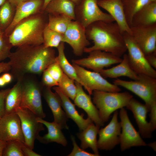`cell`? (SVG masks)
Masks as SVG:
<instances>
[{"label": "cell", "instance_id": "6da1fadb", "mask_svg": "<svg viewBox=\"0 0 156 156\" xmlns=\"http://www.w3.org/2000/svg\"><path fill=\"white\" fill-rule=\"evenodd\" d=\"M9 58L12 74L18 79L26 74H40L56 60L53 48L40 45H25L17 47Z\"/></svg>", "mask_w": 156, "mask_h": 156}, {"label": "cell", "instance_id": "7a4b0ae2", "mask_svg": "<svg viewBox=\"0 0 156 156\" xmlns=\"http://www.w3.org/2000/svg\"><path fill=\"white\" fill-rule=\"evenodd\" d=\"M87 39L94 44L87 47L84 52L99 50L121 57L127 51L123 35L117 23L103 21L94 22L85 29Z\"/></svg>", "mask_w": 156, "mask_h": 156}, {"label": "cell", "instance_id": "3957f363", "mask_svg": "<svg viewBox=\"0 0 156 156\" xmlns=\"http://www.w3.org/2000/svg\"><path fill=\"white\" fill-rule=\"evenodd\" d=\"M48 20V14L42 11L19 22L8 36L13 47L43 44V31Z\"/></svg>", "mask_w": 156, "mask_h": 156}, {"label": "cell", "instance_id": "277c9868", "mask_svg": "<svg viewBox=\"0 0 156 156\" xmlns=\"http://www.w3.org/2000/svg\"><path fill=\"white\" fill-rule=\"evenodd\" d=\"M92 102L98 110L100 118L104 123L109 120L111 114L118 109L126 107L133 96L127 92L93 91Z\"/></svg>", "mask_w": 156, "mask_h": 156}, {"label": "cell", "instance_id": "5b68a950", "mask_svg": "<svg viewBox=\"0 0 156 156\" xmlns=\"http://www.w3.org/2000/svg\"><path fill=\"white\" fill-rule=\"evenodd\" d=\"M138 79L126 81L117 79L113 84L123 87L141 98L144 102L149 112L156 106V78L144 74H138Z\"/></svg>", "mask_w": 156, "mask_h": 156}, {"label": "cell", "instance_id": "8992f818", "mask_svg": "<svg viewBox=\"0 0 156 156\" xmlns=\"http://www.w3.org/2000/svg\"><path fill=\"white\" fill-rule=\"evenodd\" d=\"M98 0H81L75 5V20L85 28L97 21H115L111 15L101 10L98 4Z\"/></svg>", "mask_w": 156, "mask_h": 156}, {"label": "cell", "instance_id": "52a82bcc", "mask_svg": "<svg viewBox=\"0 0 156 156\" xmlns=\"http://www.w3.org/2000/svg\"><path fill=\"white\" fill-rule=\"evenodd\" d=\"M128 52L129 62L132 69L138 75L144 74L156 78V71L148 63L143 52L131 35L122 34Z\"/></svg>", "mask_w": 156, "mask_h": 156}, {"label": "cell", "instance_id": "ba28073f", "mask_svg": "<svg viewBox=\"0 0 156 156\" xmlns=\"http://www.w3.org/2000/svg\"><path fill=\"white\" fill-rule=\"evenodd\" d=\"M72 65L82 83V86L90 95H92L94 90L112 92L121 90L118 86L109 82L99 73L87 70L73 63Z\"/></svg>", "mask_w": 156, "mask_h": 156}, {"label": "cell", "instance_id": "9c48e42d", "mask_svg": "<svg viewBox=\"0 0 156 156\" xmlns=\"http://www.w3.org/2000/svg\"><path fill=\"white\" fill-rule=\"evenodd\" d=\"M16 112L20 119L24 143L33 149L35 140L39 135L40 132L44 129L43 124L37 121L38 116L28 109L19 107Z\"/></svg>", "mask_w": 156, "mask_h": 156}, {"label": "cell", "instance_id": "30bf717a", "mask_svg": "<svg viewBox=\"0 0 156 156\" xmlns=\"http://www.w3.org/2000/svg\"><path fill=\"white\" fill-rule=\"evenodd\" d=\"M88 53L89 55L86 57L73 59L72 63L99 73L105 68L119 63L122 60L121 57L101 50H94Z\"/></svg>", "mask_w": 156, "mask_h": 156}, {"label": "cell", "instance_id": "8fae6325", "mask_svg": "<svg viewBox=\"0 0 156 156\" xmlns=\"http://www.w3.org/2000/svg\"><path fill=\"white\" fill-rule=\"evenodd\" d=\"M22 95L20 107L28 109L38 117L44 118L41 100L42 91L36 83L31 81L22 82Z\"/></svg>", "mask_w": 156, "mask_h": 156}, {"label": "cell", "instance_id": "7c38bea8", "mask_svg": "<svg viewBox=\"0 0 156 156\" xmlns=\"http://www.w3.org/2000/svg\"><path fill=\"white\" fill-rule=\"evenodd\" d=\"M119 116L122 130L120 142L121 150L124 151L133 146H147L139 132L133 125L124 107L120 109Z\"/></svg>", "mask_w": 156, "mask_h": 156}, {"label": "cell", "instance_id": "4fadbf2b", "mask_svg": "<svg viewBox=\"0 0 156 156\" xmlns=\"http://www.w3.org/2000/svg\"><path fill=\"white\" fill-rule=\"evenodd\" d=\"M85 29L77 21L72 20L63 35L62 42L69 44L77 56H81L85 49L90 44Z\"/></svg>", "mask_w": 156, "mask_h": 156}, {"label": "cell", "instance_id": "5bb4252c", "mask_svg": "<svg viewBox=\"0 0 156 156\" xmlns=\"http://www.w3.org/2000/svg\"><path fill=\"white\" fill-rule=\"evenodd\" d=\"M118 114L117 110L115 111L109 123L99 129L97 140L98 149L111 150L120 144L121 128L120 122L118 120Z\"/></svg>", "mask_w": 156, "mask_h": 156}, {"label": "cell", "instance_id": "9a60e30c", "mask_svg": "<svg viewBox=\"0 0 156 156\" xmlns=\"http://www.w3.org/2000/svg\"><path fill=\"white\" fill-rule=\"evenodd\" d=\"M131 29V36L145 55L156 52V23Z\"/></svg>", "mask_w": 156, "mask_h": 156}, {"label": "cell", "instance_id": "2e32d148", "mask_svg": "<svg viewBox=\"0 0 156 156\" xmlns=\"http://www.w3.org/2000/svg\"><path fill=\"white\" fill-rule=\"evenodd\" d=\"M0 139L25 143L19 117L16 112L5 114L0 119Z\"/></svg>", "mask_w": 156, "mask_h": 156}, {"label": "cell", "instance_id": "e0dca14e", "mask_svg": "<svg viewBox=\"0 0 156 156\" xmlns=\"http://www.w3.org/2000/svg\"><path fill=\"white\" fill-rule=\"evenodd\" d=\"M132 112L139 129V132L142 138H150L156 127L146 120L149 110L145 104H142L132 98L126 107Z\"/></svg>", "mask_w": 156, "mask_h": 156}, {"label": "cell", "instance_id": "ac0fdd59", "mask_svg": "<svg viewBox=\"0 0 156 156\" xmlns=\"http://www.w3.org/2000/svg\"><path fill=\"white\" fill-rule=\"evenodd\" d=\"M44 0H29L19 3L16 7L14 18L9 26L4 31L8 37L16 26L24 19L43 10Z\"/></svg>", "mask_w": 156, "mask_h": 156}, {"label": "cell", "instance_id": "d6986e66", "mask_svg": "<svg viewBox=\"0 0 156 156\" xmlns=\"http://www.w3.org/2000/svg\"><path fill=\"white\" fill-rule=\"evenodd\" d=\"M77 88L76 95L74 100V104L79 108L83 109L96 125L103 126L104 123L101 120L98 110L92 101L89 94L84 91L82 85L75 81Z\"/></svg>", "mask_w": 156, "mask_h": 156}, {"label": "cell", "instance_id": "ffe728a7", "mask_svg": "<svg viewBox=\"0 0 156 156\" xmlns=\"http://www.w3.org/2000/svg\"><path fill=\"white\" fill-rule=\"evenodd\" d=\"M98 4L113 18L122 34L127 32L131 35V27L127 22L121 0H98Z\"/></svg>", "mask_w": 156, "mask_h": 156}, {"label": "cell", "instance_id": "44dd1931", "mask_svg": "<svg viewBox=\"0 0 156 156\" xmlns=\"http://www.w3.org/2000/svg\"><path fill=\"white\" fill-rule=\"evenodd\" d=\"M51 88L46 87L42 91V94L52 112L54 122L58 124L62 129L68 130L67 124L68 118L62 109L60 98L56 93L52 92Z\"/></svg>", "mask_w": 156, "mask_h": 156}, {"label": "cell", "instance_id": "7402d4cb", "mask_svg": "<svg viewBox=\"0 0 156 156\" xmlns=\"http://www.w3.org/2000/svg\"><path fill=\"white\" fill-rule=\"evenodd\" d=\"M58 95L61 101L62 107L68 118L72 120L77 124L81 131L86 129L93 121L89 117L83 118V114H80L76 110L75 105L70 101L67 96L62 92L58 86L53 88Z\"/></svg>", "mask_w": 156, "mask_h": 156}, {"label": "cell", "instance_id": "603a6c76", "mask_svg": "<svg viewBox=\"0 0 156 156\" xmlns=\"http://www.w3.org/2000/svg\"><path fill=\"white\" fill-rule=\"evenodd\" d=\"M37 121L42 123L47 129L48 133L42 136H38L36 138L41 143L47 144L52 142H55L66 146L67 144V140L62 132L60 126L54 122H49L37 117Z\"/></svg>", "mask_w": 156, "mask_h": 156}, {"label": "cell", "instance_id": "cb8c5ba5", "mask_svg": "<svg viewBox=\"0 0 156 156\" xmlns=\"http://www.w3.org/2000/svg\"><path fill=\"white\" fill-rule=\"evenodd\" d=\"M121 62L117 65L108 69H103L99 73L104 78H117L126 76L133 80L138 79V75L129 64L127 54L125 53Z\"/></svg>", "mask_w": 156, "mask_h": 156}, {"label": "cell", "instance_id": "d4e9b609", "mask_svg": "<svg viewBox=\"0 0 156 156\" xmlns=\"http://www.w3.org/2000/svg\"><path fill=\"white\" fill-rule=\"evenodd\" d=\"M100 127L92 122L86 129L77 134V137L81 141V148L84 150L90 148L94 153L98 156L99 155L97 147V135Z\"/></svg>", "mask_w": 156, "mask_h": 156}, {"label": "cell", "instance_id": "484cf974", "mask_svg": "<svg viewBox=\"0 0 156 156\" xmlns=\"http://www.w3.org/2000/svg\"><path fill=\"white\" fill-rule=\"evenodd\" d=\"M75 5L70 0H52L44 11L49 14L65 15L75 20Z\"/></svg>", "mask_w": 156, "mask_h": 156}, {"label": "cell", "instance_id": "4316f807", "mask_svg": "<svg viewBox=\"0 0 156 156\" xmlns=\"http://www.w3.org/2000/svg\"><path fill=\"white\" fill-rule=\"evenodd\" d=\"M155 23H156V2H151L135 14L131 27L148 25Z\"/></svg>", "mask_w": 156, "mask_h": 156}, {"label": "cell", "instance_id": "83f0119b", "mask_svg": "<svg viewBox=\"0 0 156 156\" xmlns=\"http://www.w3.org/2000/svg\"><path fill=\"white\" fill-rule=\"evenodd\" d=\"M22 79H18L7 95L5 102V114L15 112L17 109L20 107L22 95Z\"/></svg>", "mask_w": 156, "mask_h": 156}, {"label": "cell", "instance_id": "f1b7e54d", "mask_svg": "<svg viewBox=\"0 0 156 156\" xmlns=\"http://www.w3.org/2000/svg\"><path fill=\"white\" fill-rule=\"evenodd\" d=\"M58 55L56 58L64 73L68 77L82 86V83L79 79L76 70L72 64H71L67 59L64 53V43L61 42L57 48Z\"/></svg>", "mask_w": 156, "mask_h": 156}, {"label": "cell", "instance_id": "f546056e", "mask_svg": "<svg viewBox=\"0 0 156 156\" xmlns=\"http://www.w3.org/2000/svg\"><path fill=\"white\" fill-rule=\"evenodd\" d=\"M128 24L131 27L133 16L135 14L150 0H121Z\"/></svg>", "mask_w": 156, "mask_h": 156}, {"label": "cell", "instance_id": "4dcf8cb0", "mask_svg": "<svg viewBox=\"0 0 156 156\" xmlns=\"http://www.w3.org/2000/svg\"><path fill=\"white\" fill-rule=\"evenodd\" d=\"M48 27L50 29L64 34L72 20L64 15L48 14Z\"/></svg>", "mask_w": 156, "mask_h": 156}, {"label": "cell", "instance_id": "1f68e13d", "mask_svg": "<svg viewBox=\"0 0 156 156\" xmlns=\"http://www.w3.org/2000/svg\"><path fill=\"white\" fill-rule=\"evenodd\" d=\"M16 8L8 0L0 7V28L4 32L13 21Z\"/></svg>", "mask_w": 156, "mask_h": 156}, {"label": "cell", "instance_id": "d6a6232c", "mask_svg": "<svg viewBox=\"0 0 156 156\" xmlns=\"http://www.w3.org/2000/svg\"><path fill=\"white\" fill-rule=\"evenodd\" d=\"M63 35L50 29L47 25L43 31V44L46 47L57 48L62 42Z\"/></svg>", "mask_w": 156, "mask_h": 156}, {"label": "cell", "instance_id": "836d02e7", "mask_svg": "<svg viewBox=\"0 0 156 156\" xmlns=\"http://www.w3.org/2000/svg\"><path fill=\"white\" fill-rule=\"evenodd\" d=\"M58 86L65 95L74 100L77 92V88L74 80L64 73L58 82Z\"/></svg>", "mask_w": 156, "mask_h": 156}, {"label": "cell", "instance_id": "e575fe53", "mask_svg": "<svg viewBox=\"0 0 156 156\" xmlns=\"http://www.w3.org/2000/svg\"><path fill=\"white\" fill-rule=\"evenodd\" d=\"M21 142L14 140L6 141L2 156H24L21 148Z\"/></svg>", "mask_w": 156, "mask_h": 156}, {"label": "cell", "instance_id": "d590c367", "mask_svg": "<svg viewBox=\"0 0 156 156\" xmlns=\"http://www.w3.org/2000/svg\"><path fill=\"white\" fill-rule=\"evenodd\" d=\"M12 47L8 37L6 36L4 33L0 34V62L9 57Z\"/></svg>", "mask_w": 156, "mask_h": 156}, {"label": "cell", "instance_id": "8d00e7d4", "mask_svg": "<svg viewBox=\"0 0 156 156\" xmlns=\"http://www.w3.org/2000/svg\"><path fill=\"white\" fill-rule=\"evenodd\" d=\"M46 70L52 77L58 83L64 73L56 57L55 61L51 64Z\"/></svg>", "mask_w": 156, "mask_h": 156}, {"label": "cell", "instance_id": "74e56055", "mask_svg": "<svg viewBox=\"0 0 156 156\" xmlns=\"http://www.w3.org/2000/svg\"><path fill=\"white\" fill-rule=\"evenodd\" d=\"M71 140L72 142L73 148L68 156H98L94 153L87 152L78 146L74 136L71 135Z\"/></svg>", "mask_w": 156, "mask_h": 156}, {"label": "cell", "instance_id": "f35d334b", "mask_svg": "<svg viewBox=\"0 0 156 156\" xmlns=\"http://www.w3.org/2000/svg\"><path fill=\"white\" fill-rule=\"evenodd\" d=\"M42 73V82L46 87L51 88L55 86H58V83L52 77L46 69Z\"/></svg>", "mask_w": 156, "mask_h": 156}, {"label": "cell", "instance_id": "ab89813d", "mask_svg": "<svg viewBox=\"0 0 156 156\" xmlns=\"http://www.w3.org/2000/svg\"><path fill=\"white\" fill-rule=\"evenodd\" d=\"M11 88H8L0 91V116L5 115V102L6 97Z\"/></svg>", "mask_w": 156, "mask_h": 156}, {"label": "cell", "instance_id": "60d3db41", "mask_svg": "<svg viewBox=\"0 0 156 156\" xmlns=\"http://www.w3.org/2000/svg\"><path fill=\"white\" fill-rule=\"evenodd\" d=\"M21 147L22 153L25 156H41L33 151V149L26 145L24 143L21 142Z\"/></svg>", "mask_w": 156, "mask_h": 156}, {"label": "cell", "instance_id": "b9f144b4", "mask_svg": "<svg viewBox=\"0 0 156 156\" xmlns=\"http://www.w3.org/2000/svg\"><path fill=\"white\" fill-rule=\"evenodd\" d=\"M149 64L154 69L156 68V52L145 55Z\"/></svg>", "mask_w": 156, "mask_h": 156}, {"label": "cell", "instance_id": "7bdbcfd3", "mask_svg": "<svg viewBox=\"0 0 156 156\" xmlns=\"http://www.w3.org/2000/svg\"><path fill=\"white\" fill-rule=\"evenodd\" d=\"M149 112L150 118L149 122L153 126L156 127V106L152 107Z\"/></svg>", "mask_w": 156, "mask_h": 156}, {"label": "cell", "instance_id": "ee69618b", "mask_svg": "<svg viewBox=\"0 0 156 156\" xmlns=\"http://www.w3.org/2000/svg\"><path fill=\"white\" fill-rule=\"evenodd\" d=\"M11 69V67L9 62H0V74L2 73H7Z\"/></svg>", "mask_w": 156, "mask_h": 156}, {"label": "cell", "instance_id": "f6af8a7d", "mask_svg": "<svg viewBox=\"0 0 156 156\" xmlns=\"http://www.w3.org/2000/svg\"><path fill=\"white\" fill-rule=\"evenodd\" d=\"M6 83H10L12 80V77L9 74L6 73L3 74L2 76Z\"/></svg>", "mask_w": 156, "mask_h": 156}, {"label": "cell", "instance_id": "bcb514c9", "mask_svg": "<svg viewBox=\"0 0 156 156\" xmlns=\"http://www.w3.org/2000/svg\"><path fill=\"white\" fill-rule=\"evenodd\" d=\"M29 0H8L15 7L21 3L27 1Z\"/></svg>", "mask_w": 156, "mask_h": 156}, {"label": "cell", "instance_id": "7dc6e473", "mask_svg": "<svg viewBox=\"0 0 156 156\" xmlns=\"http://www.w3.org/2000/svg\"><path fill=\"white\" fill-rule=\"evenodd\" d=\"M6 142L0 139V156H2L3 152L5 146Z\"/></svg>", "mask_w": 156, "mask_h": 156}, {"label": "cell", "instance_id": "c3c4849f", "mask_svg": "<svg viewBox=\"0 0 156 156\" xmlns=\"http://www.w3.org/2000/svg\"><path fill=\"white\" fill-rule=\"evenodd\" d=\"M6 83L2 76L0 77V87H3Z\"/></svg>", "mask_w": 156, "mask_h": 156}, {"label": "cell", "instance_id": "681fc988", "mask_svg": "<svg viewBox=\"0 0 156 156\" xmlns=\"http://www.w3.org/2000/svg\"><path fill=\"white\" fill-rule=\"evenodd\" d=\"M148 146L152 148L155 151L156 150V142L151 143L147 144Z\"/></svg>", "mask_w": 156, "mask_h": 156}, {"label": "cell", "instance_id": "f907efd6", "mask_svg": "<svg viewBox=\"0 0 156 156\" xmlns=\"http://www.w3.org/2000/svg\"><path fill=\"white\" fill-rule=\"evenodd\" d=\"M51 0H44V3L43 8V11H44V10L47 5Z\"/></svg>", "mask_w": 156, "mask_h": 156}, {"label": "cell", "instance_id": "816d5d0a", "mask_svg": "<svg viewBox=\"0 0 156 156\" xmlns=\"http://www.w3.org/2000/svg\"><path fill=\"white\" fill-rule=\"evenodd\" d=\"M76 5L78 4L81 0H70Z\"/></svg>", "mask_w": 156, "mask_h": 156}, {"label": "cell", "instance_id": "f5cc1de1", "mask_svg": "<svg viewBox=\"0 0 156 156\" xmlns=\"http://www.w3.org/2000/svg\"><path fill=\"white\" fill-rule=\"evenodd\" d=\"M8 0H0V7Z\"/></svg>", "mask_w": 156, "mask_h": 156}, {"label": "cell", "instance_id": "db71d44e", "mask_svg": "<svg viewBox=\"0 0 156 156\" xmlns=\"http://www.w3.org/2000/svg\"><path fill=\"white\" fill-rule=\"evenodd\" d=\"M4 32H3L2 30H1V28H0V34H2Z\"/></svg>", "mask_w": 156, "mask_h": 156}, {"label": "cell", "instance_id": "11a10c76", "mask_svg": "<svg viewBox=\"0 0 156 156\" xmlns=\"http://www.w3.org/2000/svg\"><path fill=\"white\" fill-rule=\"evenodd\" d=\"M151 2H156V0H150Z\"/></svg>", "mask_w": 156, "mask_h": 156}, {"label": "cell", "instance_id": "9f6ffc18", "mask_svg": "<svg viewBox=\"0 0 156 156\" xmlns=\"http://www.w3.org/2000/svg\"><path fill=\"white\" fill-rule=\"evenodd\" d=\"M1 118V117H0V118Z\"/></svg>", "mask_w": 156, "mask_h": 156}]
</instances>
